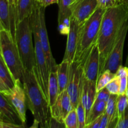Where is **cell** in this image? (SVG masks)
Segmentation results:
<instances>
[{"mask_svg": "<svg viewBox=\"0 0 128 128\" xmlns=\"http://www.w3.org/2000/svg\"><path fill=\"white\" fill-rule=\"evenodd\" d=\"M108 124V118L106 114L104 112L102 116L100 128H107Z\"/></svg>", "mask_w": 128, "mask_h": 128, "instance_id": "cell-39", "label": "cell"}, {"mask_svg": "<svg viewBox=\"0 0 128 128\" xmlns=\"http://www.w3.org/2000/svg\"><path fill=\"white\" fill-rule=\"evenodd\" d=\"M98 8L88 20L80 24L78 32L77 47L74 61H84L91 48L97 42L99 31L105 12Z\"/></svg>", "mask_w": 128, "mask_h": 128, "instance_id": "cell-3", "label": "cell"}, {"mask_svg": "<svg viewBox=\"0 0 128 128\" xmlns=\"http://www.w3.org/2000/svg\"><path fill=\"white\" fill-rule=\"evenodd\" d=\"M16 2H17V0H15V6H16Z\"/></svg>", "mask_w": 128, "mask_h": 128, "instance_id": "cell-45", "label": "cell"}, {"mask_svg": "<svg viewBox=\"0 0 128 128\" xmlns=\"http://www.w3.org/2000/svg\"><path fill=\"white\" fill-rule=\"evenodd\" d=\"M0 78L4 81L9 90H11L15 84V80L5 62L0 51Z\"/></svg>", "mask_w": 128, "mask_h": 128, "instance_id": "cell-22", "label": "cell"}, {"mask_svg": "<svg viewBox=\"0 0 128 128\" xmlns=\"http://www.w3.org/2000/svg\"><path fill=\"white\" fill-rule=\"evenodd\" d=\"M8 1L9 2H10V5H13V6H15V0H8Z\"/></svg>", "mask_w": 128, "mask_h": 128, "instance_id": "cell-42", "label": "cell"}, {"mask_svg": "<svg viewBox=\"0 0 128 128\" xmlns=\"http://www.w3.org/2000/svg\"><path fill=\"white\" fill-rule=\"evenodd\" d=\"M128 20V6L120 3L105 10L98 34L97 44L100 51V72L113 48L122 26Z\"/></svg>", "mask_w": 128, "mask_h": 128, "instance_id": "cell-1", "label": "cell"}, {"mask_svg": "<svg viewBox=\"0 0 128 128\" xmlns=\"http://www.w3.org/2000/svg\"><path fill=\"white\" fill-rule=\"evenodd\" d=\"M1 30H2V28H1V24H0V31H1Z\"/></svg>", "mask_w": 128, "mask_h": 128, "instance_id": "cell-44", "label": "cell"}, {"mask_svg": "<svg viewBox=\"0 0 128 128\" xmlns=\"http://www.w3.org/2000/svg\"><path fill=\"white\" fill-rule=\"evenodd\" d=\"M100 55L98 46L96 42L90 50L84 62V76L86 80L97 82L100 72Z\"/></svg>", "mask_w": 128, "mask_h": 128, "instance_id": "cell-11", "label": "cell"}, {"mask_svg": "<svg viewBox=\"0 0 128 128\" xmlns=\"http://www.w3.org/2000/svg\"><path fill=\"white\" fill-rule=\"evenodd\" d=\"M39 34L41 46L46 56L50 72L53 71H57L58 64H56V61L52 56L46 30L45 22V8L41 6H39Z\"/></svg>", "mask_w": 128, "mask_h": 128, "instance_id": "cell-10", "label": "cell"}, {"mask_svg": "<svg viewBox=\"0 0 128 128\" xmlns=\"http://www.w3.org/2000/svg\"><path fill=\"white\" fill-rule=\"evenodd\" d=\"M22 85L26 99V104L31 111L34 121L42 128L49 127L51 118L50 106L35 73V68L31 70H24Z\"/></svg>", "mask_w": 128, "mask_h": 128, "instance_id": "cell-2", "label": "cell"}, {"mask_svg": "<svg viewBox=\"0 0 128 128\" xmlns=\"http://www.w3.org/2000/svg\"><path fill=\"white\" fill-rule=\"evenodd\" d=\"M126 96H127L128 100V86H127V89H126Z\"/></svg>", "mask_w": 128, "mask_h": 128, "instance_id": "cell-43", "label": "cell"}, {"mask_svg": "<svg viewBox=\"0 0 128 128\" xmlns=\"http://www.w3.org/2000/svg\"><path fill=\"white\" fill-rule=\"evenodd\" d=\"M10 101L20 116L22 124L25 126L26 122V99L22 82L16 80L14 87L7 92L2 93Z\"/></svg>", "mask_w": 128, "mask_h": 128, "instance_id": "cell-9", "label": "cell"}, {"mask_svg": "<svg viewBox=\"0 0 128 128\" xmlns=\"http://www.w3.org/2000/svg\"><path fill=\"white\" fill-rule=\"evenodd\" d=\"M73 108L71 99L66 89L62 92L59 93L57 100L54 104L50 106V112L52 118L64 123L66 116Z\"/></svg>", "mask_w": 128, "mask_h": 128, "instance_id": "cell-14", "label": "cell"}, {"mask_svg": "<svg viewBox=\"0 0 128 128\" xmlns=\"http://www.w3.org/2000/svg\"><path fill=\"white\" fill-rule=\"evenodd\" d=\"M0 51L15 81L22 82L24 68L15 40L7 30L0 31Z\"/></svg>", "mask_w": 128, "mask_h": 128, "instance_id": "cell-6", "label": "cell"}, {"mask_svg": "<svg viewBox=\"0 0 128 128\" xmlns=\"http://www.w3.org/2000/svg\"><path fill=\"white\" fill-rule=\"evenodd\" d=\"M39 6H40L38 4L34 10L32 14L30 16L32 34L34 39L35 59H36L35 73L39 84L41 86L46 98L48 100V83L50 72L48 66L46 56L41 46L40 34H39Z\"/></svg>", "mask_w": 128, "mask_h": 128, "instance_id": "cell-5", "label": "cell"}, {"mask_svg": "<svg viewBox=\"0 0 128 128\" xmlns=\"http://www.w3.org/2000/svg\"><path fill=\"white\" fill-rule=\"evenodd\" d=\"M128 31V20L122 26V28L120 32V35L114 45L113 48L108 55L104 63L102 70L99 74V76L105 71H111L114 74H116L119 68L122 66V56H123L124 46L125 40Z\"/></svg>", "mask_w": 128, "mask_h": 128, "instance_id": "cell-7", "label": "cell"}, {"mask_svg": "<svg viewBox=\"0 0 128 128\" xmlns=\"http://www.w3.org/2000/svg\"><path fill=\"white\" fill-rule=\"evenodd\" d=\"M24 127V126L12 123L2 112H0V128H21Z\"/></svg>", "mask_w": 128, "mask_h": 128, "instance_id": "cell-30", "label": "cell"}, {"mask_svg": "<svg viewBox=\"0 0 128 128\" xmlns=\"http://www.w3.org/2000/svg\"><path fill=\"white\" fill-rule=\"evenodd\" d=\"M119 94H111L108 101L106 102L105 113L108 118L107 128H116L118 122V114L117 110V100Z\"/></svg>", "mask_w": 128, "mask_h": 128, "instance_id": "cell-19", "label": "cell"}, {"mask_svg": "<svg viewBox=\"0 0 128 128\" xmlns=\"http://www.w3.org/2000/svg\"><path fill=\"white\" fill-rule=\"evenodd\" d=\"M38 5L36 0H17L16 4V24L31 16Z\"/></svg>", "mask_w": 128, "mask_h": 128, "instance_id": "cell-17", "label": "cell"}, {"mask_svg": "<svg viewBox=\"0 0 128 128\" xmlns=\"http://www.w3.org/2000/svg\"><path fill=\"white\" fill-rule=\"evenodd\" d=\"M70 18H66L59 23L58 30L61 34L68 35L70 30Z\"/></svg>", "mask_w": 128, "mask_h": 128, "instance_id": "cell-32", "label": "cell"}, {"mask_svg": "<svg viewBox=\"0 0 128 128\" xmlns=\"http://www.w3.org/2000/svg\"><path fill=\"white\" fill-rule=\"evenodd\" d=\"M106 102L104 101H95L89 112L86 120V125L90 124L97 118L104 114L106 111Z\"/></svg>", "mask_w": 128, "mask_h": 128, "instance_id": "cell-23", "label": "cell"}, {"mask_svg": "<svg viewBox=\"0 0 128 128\" xmlns=\"http://www.w3.org/2000/svg\"><path fill=\"white\" fill-rule=\"evenodd\" d=\"M76 112L78 116V128H85L86 126V110L82 103L81 100L80 99L78 104L76 108Z\"/></svg>", "mask_w": 128, "mask_h": 128, "instance_id": "cell-26", "label": "cell"}, {"mask_svg": "<svg viewBox=\"0 0 128 128\" xmlns=\"http://www.w3.org/2000/svg\"><path fill=\"white\" fill-rule=\"evenodd\" d=\"M96 94L97 90L96 82L88 81L84 76L81 100L86 110V118L96 100Z\"/></svg>", "mask_w": 128, "mask_h": 128, "instance_id": "cell-16", "label": "cell"}, {"mask_svg": "<svg viewBox=\"0 0 128 128\" xmlns=\"http://www.w3.org/2000/svg\"><path fill=\"white\" fill-rule=\"evenodd\" d=\"M59 94V86L58 82L57 71L50 72L48 83V102L50 106L54 104Z\"/></svg>", "mask_w": 128, "mask_h": 128, "instance_id": "cell-21", "label": "cell"}, {"mask_svg": "<svg viewBox=\"0 0 128 128\" xmlns=\"http://www.w3.org/2000/svg\"><path fill=\"white\" fill-rule=\"evenodd\" d=\"M97 8L96 0H76L70 6L71 15L80 24L88 20Z\"/></svg>", "mask_w": 128, "mask_h": 128, "instance_id": "cell-12", "label": "cell"}, {"mask_svg": "<svg viewBox=\"0 0 128 128\" xmlns=\"http://www.w3.org/2000/svg\"><path fill=\"white\" fill-rule=\"evenodd\" d=\"M66 128H78V116L76 108H73L66 116L64 121Z\"/></svg>", "mask_w": 128, "mask_h": 128, "instance_id": "cell-27", "label": "cell"}, {"mask_svg": "<svg viewBox=\"0 0 128 128\" xmlns=\"http://www.w3.org/2000/svg\"><path fill=\"white\" fill-rule=\"evenodd\" d=\"M8 90H10L9 88L6 86L4 81L0 78V92H1L2 93H4V92H7Z\"/></svg>", "mask_w": 128, "mask_h": 128, "instance_id": "cell-40", "label": "cell"}, {"mask_svg": "<svg viewBox=\"0 0 128 128\" xmlns=\"http://www.w3.org/2000/svg\"><path fill=\"white\" fill-rule=\"evenodd\" d=\"M102 114L100 116H99L98 118H97L96 120H94L93 121L90 122V124L86 125V126H85V128H100Z\"/></svg>", "mask_w": 128, "mask_h": 128, "instance_id": "cell-36", "label": "cell"}, {"mask_svg": "<svg viewBox=\"0 0 128 128\" xmlns=\"http://www.w3.org/2000/svg\"><path fill=\"white\" fill-rule=\"evenodd\" d=\"M0 24L2 30L10 31L14 40L16 26V6L10 5L8 0H0Z\"/></svg>", "mask_w": 128, "mask_h": 128, "instance_id": "cell-13", "label": "cell"}, {"mask_svg": "<svg viewBox=\"0 0 128 128\" xmlns=\"http://www.w3.org/2000/svg\"><path fill=\"white\" fill-rule=\"evenodd\" d=\"M128 105V100L126 94H119L117 100V110L119 119L123 116L124 112Z\"/></svg>", "mask_w": 128, "mask_h": 128, "instance_id": "cell-28", "label": "cell"}, {"mask_svg": "<svg viewBox=\"0 0 128 128\" xmlns=\"http://www.w3.org/2000/svg\"><path fill=\"white\" fill-rule=\"evenodd\" d=\"M0 112H2L12 123L24 126L8 99L1 92H0Z\"/></svg>", "mask_w": 128, "mask_h": 128, "instance_id": "cell-18", "label": "cell"}, {"mask_svg": "<svg viewBox=\"0 0 128 128\" xmlns=\"http://www.w3.org/2000/svg\"><path fill=\"white\" fill-rule=\"evenodd\" d=\"M66 128L64 123H62V122H60L56 120L55 118H52L51 116V119H50V124H49L48 128Z\"/></svg>", "mask_w": 128, "mask_h": 128, "instance_id": "cell-38", "label": "cell"}, {"mask_svg": "<svg viewBox=\"0 0 128 128\" xmlns=\"http://www.w3.org/2000/svg\"><path fill=\"white\" fill-rule=\"evenodd\" d=\"M115 74L112 73L111 71H105L98 77L96 82V90L97 92L104 88L106 85L115 77Z\"/></svg>", "mask_w": 128, "mask_h": 128, "instance_id": "cell-25", "label": "cell"}, {"mask_svg": "<svg viewBox=\"0 0 128 128\" xmlns=\"http://www.w3.org/2000/svg\"><path fill=\"white\" fill-rule=\"evenodd\" d=\"M80 24L77 20L71 15L70 18V30L68 34L67 44L63 60H68L72 63L74 59L77 47L78 32Z\"/></svg>", "mask_w": 128, "mask_h": 128, "instance_id": "cell-15", "label": "cell"}, {"mask_svg": "<svg viewBox=\"0 0 128 128\" xmlns=\"http://www.w3.org/2000/svg\"><path fill=\"white\" fill-rule=\"evenodd\" d=\"M116 75V74H115ZM106 89L109 92L112 94H120V78L117 76L115 77L106 85Z\"/></svg>", "mask_w": 128, "mask_h": 128, "instance_id": "cell-29", "label": "cell"}, {"mask_svg": "<svg viewBox=\"0 0 128 128\" xmlns=\"http://www.w3.org/2000/svg\"><path fill=\"white\" fill-rule=\"evenodd\" d=\"M111 93L109 92L108 90L105 87L104 88L102 89L101 90L97 92L96 96V100L95 101H104L107 102L108 101L109 98L110 97Z\"/></svg>", "mask_w": 128, "mask_h": 128, "instance_id": "cell-33", "label": "cell"}, {"mask_svg": "<svg viewBox=\"0 0 128 128\" xmlns=\"http://www.w3.org/2000/svg\"><path fill=\"white\" fill-rule=\"evenodd\" d=\"M72 0H60L59 4L58 23L61 22L66 18L71 16V11L70 6L72 4Z\"/></svg>", "mask_w": 128, "mask_h": 128, "instance_id": "cell-24", "label": "cell"}, {"mask_svg": "<svg viewBox=\"0 0 128 128\" xmlns=\"http://www.w3.org/2000/svg\"><path fill=\"white\" fill-rule=\"evenodd\" d=\"M98 8L106 10L110 8L114 7L120 4L119 0H96Z\"/></svg>", "mask_w": 128, "mask_h": 128, "instance_id": "cell-31", "label": "cell"}, {"mask_svg": "<svg viewBox=\"0 0 128 128\" xmlns=\"http://www.w3.org/2000/svg\"><path fill=\"white\" fill-rule=\"evenodd\" d=\"M119 1H120V3L124 4L128 6V0H119Z\"/></svg>", "mask_w": 128, "mask_h": 128, "instance_id": "cell-41", "label": "cell"}, {"mask_svg": "<svg viewBox=\"0 0 128 128\" xmlns=\"http://www.w3.org/2000/svg\"><path fill=\"white\" fill-rule=\"evenodd\" d=\"M32 36L30 16L16 24L14 40L24 70H31L36 67L35 50Z\"/></svg>", "mask_w": 128, "mask_h": 128, "instance_id": "cell-4", "label": "cell"}, {"mask_svg": "<svg viewBox=\"0 0 128 128\" xmlns=\"http://www.w3.org/2000/svg\"><path fill=\"white\" fill-rule=\"evenodd\" d=\"M128 74L118 76L120 78V94H126V89L128 86Z\"/></svg>", "mask_w": 128, "mask_h": 128, "instance_id": "cell-35", "label": "cell"}, {"mask_svg": "<svg viewBox=\"0 0 128 128\" xmlns=\"http://www.w3.org/2000/svg\"><path fill=\"white\" fill-rule=\"evenodd\" d=\"M36 1L40 6H42L45 8L52 4L59 3V0H36Z\"/></svg>", "mask_w": 128, "mask_h": 128, "instance_id": "cell-37", "label": "cell"}, {"mask_svg": "<svg viewBox=\"0 0 128 128\" xmlns=\"http://www.w3.org/2000/svg\"><path fill=\"white\" fill-rule=\"evenodd\" d=\"M71 63L69 61L63 60L61 63L58 65L57 78L59 86V93L67 89Z\"/></svg>", "mask_w": 128, "mask_h": 128, "instance_id": "cell-20", "label": "cell"}, {"mask_svg": "<svg viewBox=\"0 0 128 128\" xmlns=\"http://www.w3.org/2000/svg\"><path fill=\"white\" fill-rule=\"evenodd\" d=\"M116 128H128V105L125 110L123 116L118 120Z\"/></svg>", "mask_w": 128, "mask_h": 128, "instance_id": "cell-34", "label": "cell"}, {"mask_svg": "<svg viewBox=\"0 0 128 128\" xmlns=\"http://www.w3.org/2000/svg\"><path fill=\"white\" fill-rule=\"evenodd\" d=\"M84 61L81 62L73 61L70 66L67 91L74 108H76L81 99L84 79L83 66Z\"/></svg>", "mask_w": 128, "mask_h": 128, "instance_id": "cell-8", "label": "cell"}]
</instances>
